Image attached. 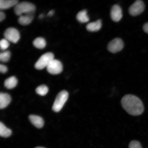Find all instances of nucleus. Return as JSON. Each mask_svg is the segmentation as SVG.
<instances>
[{
    "mask_svg": "<svg viewBox=\"0 0 148 148\" xmlns=\"http://www.w3.org/2000/svg\"><path fill=\"white\" fill-rule=\"evenodd\" d=\"M4 36L8 41L14 43L17 42L20 37L19 32L14 27H9L6 29L4 32Z\"/></svg>",
    "mask_w": 148,
    "mask_h": 148,
    "instance_id": "obj_5",
    "label": "nucleus"
},
{
    "mask_svg": "<svg viewBox=\"0 0 148 148\" xmlns=\"http://www.w3.org/2000/svg\"><path fill=\"white\" fill-rule=\"evenodd\" d=\"M29 119L32 124L37 128H41L43 126L44 120L40 116L35 115H31L29 116Z\"/></svg>",
    "mask_w": 148,
    "mask_h": 148,
    "instance_id": "obj_12",
    "label": "nucleus"
},
{
    "mask_svg": "<svg viewBox=\"0 0 148 148\" xmlns=\"http://www.w3.org/2000/svg\"><path fill=\"white\" fill-rule=\"evenodd\" d=\"M36 7L34 5L27 1L18 2L14 6V12L18 16L23 14H34Z\"/></svg>",
    "mask_w": 148,
    "mask_h": 148,
    "instance_id": "obj_2",
    "label": "nucleus"
},
{
    "mask_svg": "<svg viewBox=\"0 0 148 148\" xmlns=\"http://www.w3.org/2000/svg\"><path fill=\"white\" fill-rule=\"evenodd\" d=\"M123 11L119 5H115L111 9L110 16L113 21L115 22L119 21L123 17Z\"/></svg>",
    "mask_w": 148,
    "mask_h": 148,
    "instance_id": "obj_9",
    "label": "nucleus"
},
{
    "mask_svg": "<svg viewBox=\"0 0 148 148\" xmlns=\"http://www.w3.org/2000/svg\"><path fill=\"white\" fill-rule=\"evenodd\" d=\"M124 47V43L121 39L116 38L110 42L108 45V50L112 53L121 51Z\"/></svg>",
    "mask_w": 148,
    "mask_h": 148,
    "instance_id": "obj_8",
    "label": "nucleus"
},
{
    "mask_svg": "<svg viewBox=\"0 0 148 148\" xmlns=\"http://www.w3.org/2000/svg\"><path fill=\"white\" fill-rule=\"evenodd\" d=\"M17 83V79L14 76H12L5 79L4 82V86L7 88L12 89L15 87Z\"/></svg>",
    "mask_w": 148,
    "mask_h": 148,
    "instance_id": "obj_15",
    "label": "nucleus"
},
{
    "mask_svg": "<svg viewBox=\"0 0 148 148\" xmlns=\"http://www.w3.org/2000/svg\"><path fill=\"white\" fill-rule=\"evenodd\" d=\"M129 148H142L141 144L137 140H133L130 142Z\"/></svg>",
    "mask_w": 148,
    "mask_h": 148,
    "instance_id": "obj_22",
    "label": "nucleus"
},
{
    "mask_svg": "<svg viewBox=\"0 0 148 148\" xmlns=\"http://www.w3.org/2000/svg\"><path fill=\"white\" fill-rule=\"evenodd\" d=\"M121 103L123 108L131 115L139 116L144 112L143 102L136 96L131 94L125 95L122 98Z\"/></svg>",
    "mask_w": 148,
    "mask_h": 148,
    "instance_id": "obj_1",
    "label": "nucleus"
},
{
    "mask_svg": "<svg viewBox=\"0 0 148 148\" xmlns=\"http://www.w3.org/2000/svg\"><path fill=\"white\" fill-rule=\"evenodd\" d=\"M11 101L10 96L7 93L0 94V108L3 109L8 106Z\"/></svg>",
    "mask_w": 148,
    "mask_h": 148,
    "instance_id": "obj_14",
    "label": "nucleus"
},
{
    "mask_svg": "<svg viewBox=\"0 0 148 148\" xmlns=\"http://www.w3.org/2000/svg\"><path fill=\"white\" fill-rule=\"evenodd\" d=\"M33 14H23L20 16L18 19V23L23 25H29L32 22L34 18Z\"/></svg>",
    "mask_w": 148,
    "mask_h": 148,
    "instance_id": "obj_10",
    "label": "nucleus"
},
{
    "mask_svg": "<svg viewBox=\"0 0 148 148\" xmlns=\"http://www.w3.org/2000/svg\"><path fill=\"white\" fill-rule=\"evenodd\" d=\"M101 26V20H98L96 21L88 24L86 26V28L90 32H95L99 30Z\"/></svg>",
    "mask_w": 148,
    "mask_h": 148,
    "instance_id": "obj_13",
    "label": "nucleus"
},
{
    "mask_svg": "<svg viewBox=\"0 0 148 148\" xmlns=\"http://www.w3.org/2000/svg\"><path fill=\"white\" fill-rule=\"evenodd\" d=\"M17 0H1L0 9L1 10H5L15 6L18 3Z\"/></svg>",
    "mask_w": 148,
    "mask_h": 148,
    "instance_id": "obj_11",
    "label": "nucleus"
},
{
    "mask_svg": "<svg viewBox=\"0 0 148 148\" xmlns=\"http://www.w3.org/2000/svg\"><path fill=\"white\" fill-rule=\"evenodd\" d=\"M5 14L2 12H0V21L1 22L4 20L5 18Z\"/></svg>",
    "mask_w": 148,
    "mask_h": 148,
    "instance_id": "obj_24",
    "label": "nucleus"
},
{
    "mask_svg": "<svg viewBox=\"0 0 148 148\" xmlns=\"http://www.w3.org/2000/svg\"><path fill=\"white\" fill-rule=\"evenodd\" d=\"M43 15L42 14H40V15L39 16V18H42L43 17Z\"/></svg>",
    "mask_w": 148,
    "mask_h": 148,
    "instance_id": "obj_27",
    "label": "nucleus"
},
{
    "mask_svg": "<svg viewBox=\"0 0 148 148\" xmlns=\"http://www.w3.org/2000/svg\"><path fill=\"white\" fill-rule=\"evenodd\" d=\"M54 11L53 10L49 11V12L48 13L47 16H52L53 14H54Z\"/></svg>",
    "mask_w": 148,
    "mask_h": 148,
    "instance_id": "obj_26",
    "label": "nucleus"
},
{
    "mask_svg": "<svg viewBox=\"0 0 148 148\" xmlns=\"http://www.w3.org/2000/svg\"><path fill=\"white\" fill-rule=\"evenodd\" d=\"M77 21L82 23H87L90 18L87 14V11L83 10L79 12L77 15Z\"/></svg>",
    "mask_w": 148,
    "mask_h": 148,
    "instance_id": "obj_16",
    "label": "nucleus"
},
{
    "mask_svg": "<svg viewBox=\"0 0 148 148\" xmlns=\"http://www.w3.org/2000/svg\"><path fill=\"white\" fill-rule=\"evenodd\" d=\"M33 45L37 49H44L46 46V40L41 37H38L35 39L33 42Z\"/></svg>",
    "mask_w": 148,
    "mask_h": 148,
    "instance_id": "obj_18",
    "label": "nucleus"
},
{
    "mask_svg": "<svg viewBox=\"0 0 148 148\" xmlns=\"http://www.w3.org/2000/svg\"><path fill=\"white\" fill-rule=\"evenodd\" d=\"M36 91L40 95L45 96L49 91V88L45 85H41L36 88Z\"/></svg>",
    "mask_w": 148,
    "mask_h": 148,
    "instance_id": "obj_20",
    "label": "nucleus"
},
{
    "mask_svg": "<svg viewBox=\"0 0 148 148\" xmlns=\"http://www.w3.org/2000/svg\"><path fill=\"white\" fill-rule=\"evenodd\" d=\"M12 134V131L7 128L3 124L0 123V136L3 138H8Z\"/></svg>",
    "mask_w": 148,
    "mask_h": 148,
    "instance_id": "obj_17",
    "label": "nucleus"
},
{
    "mask_svg": "<svg viewBox=\"0 0 148 148\" xmlns=\"http://www.w3.org/2000/svg\"><path fill=\"white\" fill-rule=\"evenodd\" d=\"M143 29L144 32L148 34V23L144 24L143 27Z\"/></svg>",
    "mask_w": 148,
    "mask_h": 148,
    "instance_id": "obj_25",
    "label": "nucleus"
},
{
    "mask_svg": "<svg viewBox=\"0 0 148 148\" xmlns=\"http://www.w3.org/2000/svg\"><path fill=\"white\" fill-rule=\"evenodd\" d=\"M52 53H47L42 55L36 62L35 67L37 69L41 70L47 67L51 61L54 59Z\"/></svg>",
    "mask_w": 148,
    "mask_h": 148,
    "instance_id": "obj_4",
    "label": "nucleus"
},
{
    "mask_svg": "<svg viewBox=\"0 0 148 148\" xmlns=\"http://www.w3.org/2000/svg\"><path fill=\"white\" fill-rule=\"evenodd\" d=\"M11 53L8 51L1 52L0 53V60L1 62H6L10 60Z\"/></svg>",
    "mask_w": 148,
    "mask_h": 148,
    "instance_id": "obj_19",
    "label": "nucleus"
},
{
    "mask_svg": "<svg viewBox=\"0 0 148 148\" xmlns=\"http://www.w3.org/2000/svg\"><path fill=\"white\" fill-rule=\"evenodd\" d=\"M9 42L8 40L5 39H2L0 42V47L1 50L5 51L8 49L9 46Z\"/></svg>",
    "mask_w": 148,
    "mask_h": 148,
    "instance_id": "obj_21",
    "label": "nucleus"
},
{
    "mask_svg": "<svg viewBox=\"0 0 148 148\" xmlns=\"http://www.w3.org/2000/svg\"><path fill=\"white\" fill-rule=\"evenodd\" d=\"M46 68L48 72L52 75H58L62 71L63 66L60 61L54 59L48 65Z\"/></svg>",
    "mask_w": 148,
    "mask_h": 148,
    "instance_id": "obj_6",
    "label": "nucleus"
},
{
    "mask_svg": "<svg viewBox=\"0 0 148 148\" xmlns=\"http://www.w3.org/2000/svg\"><path fill=\"white\" fill-rule=\"evenodd\" d=\"M35 148H45L39 147H36Z\"/></svg>",
    "mask_w": 148,
    "mask_h": 148,
    "instance_id": "obj_28",
    "label": "nucleus"
},
{
    "mask_svg": "<svg viewBox=\"0 0 148 148\" xmlns=\"http://www.w3.org/2000/svg\"><path fill=\"white\" fill-rule=\"evenodd\" d=\"M8 71V68L7 66L1 64L0 65V72L1 73H5Z\"/></svg>",
    "mask_w": 148,
    "mask_h": 148,
    "instance_id": "obj_23",
    "label": "nucleus"
},
{
    "mask_svg": "<svg viewBox=\"0 0 148 148\" xmlns=\"http://www.w3.org/2000/svg\"><path fill=\"white\" fill-rule=\"evenodd\" d=\"M68 97L69 94L66 90L60 92L55 100L52 107L53 110L56 112H60L67 101Z\"/></svg>",
    "mask_w": 148,
    "mask_h": 148,
    "instance_id": "obj_3",
    "label": "nucleus"
},
{
    "mask_svg": "<svg viewBox=\"0 0 148 148\" xmlns=\"http://www.w3.org/2000/svg\"><path fill=\"white\" fill-rule=\"evenodd\" d=\"M145 8V4L143 2L138 0L130 7L129 12L131 16H138L143 12Z\"/></svg>",
    "mask_w": 148,
    "mask_h": 148,
    "instance_id": "obj_7",
    "label": "nucleus"
}]
</instances>
